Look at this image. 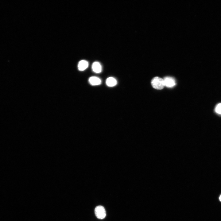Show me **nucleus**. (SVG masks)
<instances>
[{
    "label": "nucleus",
    "instance_id": "obj_8",
    "mask_svg": "<svg viewBox=\"0 0 221 221\" xmlns=\"http://www.w3.org/2000/svg\"><path fill=\"white\" fill-rule=\"evenodd\" d=\"M215 110L216 113L221 114V103H219L216 105Z\"/></svg>",
    "mask_w": 221,
    "mask_h": 221
},
{
    "label": "nucleus",
    "instance_id": "obj_1",
    "mask_svg": "<svg viewBox=\"0 0 221 221\" xmlns=\"http://www.w3.org/2000/svg\"><path fill=\"white\" fill-rule=\"evenodd\" d=\"M151 83L153 88L157 90L163 89L165 86L164 79L158 77H155L151 80Z\"/></svg>",
    "mask_w": 221,
    "mask_h": 221
},
{
    "label": "nucleus",
    "instance_id": "obj_5",
    "mask_svg": "<svg viewBox=\"0 0 221 221\" xmlns=\"http://www.w3.org/2000/svg\"><path fill=\"white\" fill-rule=\"evenodd\" d=\"M92 68L93 71L97 73L101 72L102 70L101 64L98 62H94L92 64Z\"/></svg>",
    "mask_w": 221,
    "mask_h": 221
},
{
    "label": "nucleus",
    "instance_id": "obj_9",
    "mask_svg": "<svg viewBox=\"0 0 221 221\" xmlns=\"http://www.w3.org/2000/svg\"><path fill=\"white\" fill-rule=\"evenodd\" d=\"M219 200L221 202V195H220V196H219Z\"/></svg>",
    "mask_w": 221,
    "mask_h": 221
},
{
    "label": "nucleus",
    "instance_id": "obj_3",
    "mask_svg": "<svg viewBox=\"0 0 221 221\" xmlns=\"http://www.w3.org/2000/svg\"><path fill=\"white\" fill-rule=\"evenodd\" d=\"M163 79L165 86L168 87H173L176 84L174 79L172 77H166Z\"/></svg>",
    "mask_w": 221,
    "mask_h": 221
},
{
    "label": "nucleus",
    "instance_id": "obj_7",
    "mask_svg": "<svg viewBox=\"0 0 221 221\" xmlns=\"http://www.w3.org/2000/svg\"><path fill=\"white\" fill-rule=\"evenodd\" d=\"M106 83L107 86L112 87L116 85L117 81L116 79L114 77H109L106 79Z\"/></svg>",
    "mask_w": 221,
    "mask_h": 221
},
{
    "label": "nucleus",
    "instance_id": "obj_4",
    "mask_svg": "<svg viewBox=\"0 0 221 221\" xmlns=\"http://www.w3.org/2000/svg\"><path fill=\"white\" fill-rule=\"evenodd\" d=\"M89 82L92 85H98L101 84V79L96 76H91L89 79Z\"/></svg>",
    "mask_w": 221,
    "mask_h": 221
},
{
    "label": "nucleus",
    "instance_id": "obj_2",
    "mask_svg": "<svg viewBox=\"0 0 221 221\" xmlns=\"http://www.w3.org/2000/svg\"><path fill=\"white\" fill-rule=\"evenodd\" d=\"M95 213L99 219H103L106 216V211L104 207L101 205L97 206L95 209Z\"/></svg>",
    "mask_w": 221,
    "mask_h": 221
},
{
    "label": "nucleus",
    "instance_id": "obj_6",
    "mask_svg": "<svg viewBox=\"0 0 221 221\" xmlns=\"http://www.w3.org/2000/svg\"><path fill=\"white\" fill-rule=\"evenodd\" d=\"M88 62L85 60H80L78 63V69L80 71H83L86 69L88 67Z\"/></svg>",
    "mask_w": 221,
    "mask_h": 221
}]
</instances>
